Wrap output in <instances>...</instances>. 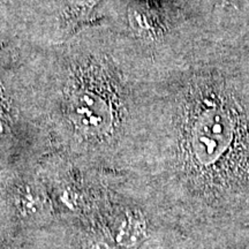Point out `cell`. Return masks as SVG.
<instances>
[{"label": "cell", "instance_id": "cell-1", "mask_svg": "<svg viewBox=\"0 0 249 249\" xmlns=\"http://www.w3.org/2000/svg\"><path fill=\"white\" fill-rule=\"evenodd\" d=\"M156 66L101 18L49 45L43 103L53 151L87 169L126 173L148 128Z\"/></svg>", "mask_w": 249, "mask_h": 249}, {"label": "cell", "instance_id": "cell-7", "mask_svg": "<svg viewBox=\"0 0 249 249\" xmlns=\"http://www.w3.org/2000/svg\"><path fill=\"white\" fill-rule=\"evenodd\" d=\"M73 226L75 227L80 249H121L96 220Z\"/></svg>", "mask_w": 249, "mask_h": 249}, {"label": "cell", "instance_id": "cell-4", "mask_svg": "<svg viewBox=\"0 0 249 249\" xmlns=\"http://www.w3.org/2000/svg\"><path fill=\"white\" fill-rule=\"evenodd\" d=\"M141 249H249V235L195 238L156 227Z\"/></svg>", "mask_w": 249, "mask_h": 249}, {"label": "cell", "instance_id": "cell-5", "mask_svg": "<svg viewBox=\"0 0 249 249\" xmlns=\"http://www.w3.org/2000/svg\"><path fill=\"white\" fill-rule=\"evenodd\" d=\"M26 249H80L75 227L57 220L53 225L26 235Z\"/></svg>", "mask_w": 249, "mask_h": 249}, {"label": "cell", "instance_id": "cell-3", "mask_svg": "<svg viewBox=\"0 0 249 249\" xmlns=\"http://www.w3.org/2000/svg\"><path fill=\"white\" fill-rule=\"evenodd\" d=\"M36 167L5 173L0 182L8 225L17 234L28 235L53 225L58 220Z\"/></svg>", "mask_w": 249, "mask_h": 249}, {"label": "cell", "instance_id": "cell-6", "mask_svg": "<svg viewBox=\"0 0 249 249\" xmlns=\"http://www.w3.org/2000/svg\"><path fill=\"white\" fill-rule=\"evenodd\" d=\"M102 0H60L57 28V43L66 39L91 18Z\"/></svg>", "mask_w": 249, "mask_h": 249}, {"label": "cell", "instance_id": "cell-2", "mask_svg": "<svg viewBox=\"0 0 249 249\" xmlns=\"http://www.w3.org/2000/svg\"><path fill=\"white\" fill-rule=\"evenodd\" d=\"M59 222L79 225L92 222L104 193L105 172L87 169L53 151L37 165Z\"/></svg>", "mask_w": 249, "mask_h": 249}]
</instances>
